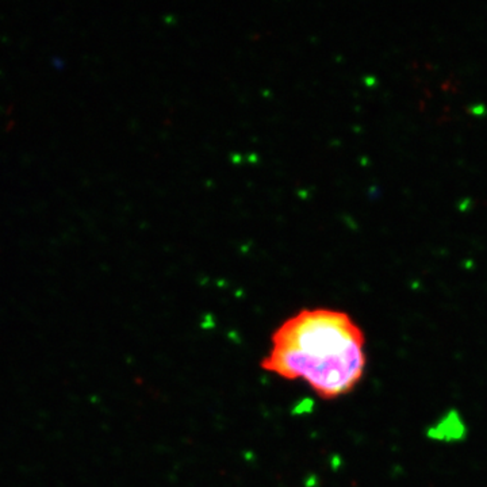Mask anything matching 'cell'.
Segmentation results:
<instances>
[{
	"instance_id": "6da1fadb",
	"label": "cell",
	"mask_w": 487,
	"mask_h": 487,
	"mask_svg": "<svg viewBox=\"0 0 487 487\" xmlns=\"http://www.w3.org/2000/svg\"><path fill=\"white\" fill-rule=\"evenodd\" d=\"M367 338L346 311L330 307L300 309L271 334L263 357L264 371L286 380H302L319 398L348 395L367 371Z\"/></svg>"
}]
</instances>
